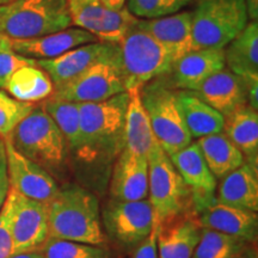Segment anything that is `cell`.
Instances as JSON below:
<instances>
[{
	"label": "cell",
	"mask_w": 258,
	"mask_h": 258,
	"mask_svg": "<svg viewBox=\"0 0 258 258\" xmlns=\"http://www.w3.org/2000/svg\"><path fill=\"white\" fill-rule=\"evenodd\" d=\"M47 206L49 238L99 246L106 244L95 194L78 184H67Z\"/></svg>",
	"instance_id": "obj_1"
},
{
	"label": "cell",
	"mask_w": 258,
	"mask_h": 258,
	"mask_svg": "<svg viewBox=\"0 0 258 258\" xmlns=\"http://www.w3.org/2000/svg\"><path fill=\"white\" fill-rule=\"evenodd\" d=\"M128 104L127 91L95 103H79L82 148L79 156L92 159L108 157L124 148V117Z\"/></svg>",
	"instance_id": "obj_2"
},
{
	"label": "cell",
	"mask_w": 258,
	"mask_h": 258,
	"mask_svg": "<svg viewBox=\"0 0 258 258\" xmlns=\"http://www.w3.org/2000/svg\"><path fill=\"white\" fill-rule=\"evenodd\" d=\"M135 21L118 42V61L125 91L140 89L145 84L170 74L175 63L169 50L139 28Z\"/></svg>",
	"instance_id": "obj_3"
},
{
	"label": "cell",
	"mask_w": 258,
	"mask_h": 258,
	"mask_svg": "<svg viewBox=\"0 0 258 258\" xmlns=\"http://www.w3.org/2000/svg\"><path fill=\"white\" fill-rule=\"evenodd\" d=\"M72 27L67 0H15L0 6V35L30 40Z\"/></svg>",
	"instance_id": "obj_4"
},
{
	"label": "cell",
	"mask_w": 258,
	"mask_h": 258,
	"mask_svg": "<svg viewBox=\"0 0 258 258\" xmlns=\"http://www.w3.org/2000/svg\"><path fill=\"white\" fill-rule=\"evenodd\" d=\"M22 156L44 170L59 171L69 156V145L43 108H34L6 137Z\"/></svg>",
	"instance_id": "obj_5"
},
{
	"label": "cell",
	"mask_w": 258,
	"mask_h": 258,
	"mask_svg": "<svg viewBox=\"0 0 258 258\" xmlns=\"http://www.w3.org/2000/svg\"><path fill=\"white\" fill-rule=\"evenodd\" d=\"M140 98L150 118L158 144L167 156H172L191 144L178 91L154 79L140 88Z\"/></svg>",
	"instance_id": "obj_6"
},
{
	"label": "cell",
	"mask_w": 258,
	"mask_h": 258,
	"mask_svg": "<svg viewBox=\"0 0 258 258\" xmlns=\"http://www.w3.org/2000/svg\"><path fill=\"white\" fill-rule=\"evenodd\" d=\"M147 161L148 201L158 221L164 225L186 215L192 206L191 192L158 141L148 153Z\"/></svg>",
	"instance_id": "obj_7"
},
{
	"label": "cell",
	"mask_w": 258,
	"mask_h": 258,
	"mask_svg": "<svg viewBox=\"0 0 258 258\" xmlns=\"http://www.w3.org/2000/svg\"><path fill=\"white\" fill-rule=\"evenodd\" d=\"M245 0H198L192 11V40L196 49H225L247 24Z\"/></svg>",
	"instance_id": "obj_8"
},
{
	"label": "cell",
	"mask_w": 258,
	"mask_h": 258,
	"mask_svg": "<svg viewBox=\"0 0 258 258\" xmlns=\"http://www.w3.org/2000/svg\"><path fill=\"white\" fill-rule=\"evenodd\" d=\"M125 92L118 51L93 63L76 78L54 90L56 99L74 103H95Z\"/></svg>",
	"instance_id": "obj_9"
},
{
	"label": "cell",
	"mask_w": 258,
	"mask_h": 258,
	"mask_svg": "<svg viewBox=\"0 0 258 258\" xmlns=\"http://www.w3.org/2000/svg\"><path fill=\"white\" fill-rule=\"evenodd\" d=\"M5 205L9 212L14 254L38 251L49 238L48 206L10 188Z\"/></svg>",
	"instance_id": "obj_10"
},
{
	"label": "cell",
	"mask_w": 258,
	"mask_h": 258,
	"mask_svg": "<svg viewBox=\"0 0 258 258\" xmlns=\"http://www.w3.org/2000/svg\"><path fill=\"white\" fill-rule=\"evenodd\" d=\"M109 237L117 244L131 247L143 241L153 227V208L147 199L118 201L111 199L102 213Z\"/></svg>",
	"instance_id": "obj_11"
},
{
	"label": "cell",
	"mask_w": 258,
	"mask_h": 258,
	"mask_svg": "<svg viewBox=\"0 0 258 258\" xmlns=\"http://www.w3.org/2000/svg\"><path fill=\"white\" fill-rule=\"evenodd\" d=\"M67 6L73 27L110 43H118L137 19L125 8L112 11L101 0H67Z\"/></svg>",
	"instance_id": "obj_12"
},
{
	"label": "cell",
	"mask_w": 258,
	"mask_h": 258,
	"mask_svg": "<svg viewBox=\"0 0 258 258\" xmlns=\"http://www.w3.org/2000/svg\"><path fill=\"white\" fill-rule=\"evenodd\" d=\"M8 157L10 188L25 198L48 205L59 192V185L43 167L22 156L9 138L3 139Z\"/></svg>",
	"instance_id": "obj_13"
},
{
	"label": "cell",
	"mask_w": 258,
	"mask_h": 258,
	"mask_svg": "<svg viewBox=\"0 0 258 258\" xmlns=\"http://www.w3.org/2000/svg\"><path fill=\"white\" fill-rule=\"evenodd\" d=\"M170 159L191 192L194 212L202 211L217 201V178L206 164L196 143L170 156Z\"/></svg>",
	"instance_id": "obj_14"
},
{
	"label": "cell",
	"mask_w": 258,
	"mask_h": 258,
	"mask_svg": "<svg viewBox=\"0 0 258 258\" xmlns=\"http://www.w3.org/2000/svg\"><path fill=\"white\" fill-rule=\"evenodd\" d=\"M117 51L118 43L97 41L73 48L55 59L36 60V66L49 76L56 89L76 78L93 63L115 55Z\"/></svg>",
	"instance_id": "obj_15"
},
{
	"label": "cell",
	"mask_w": 258,
	"mask_h": 258,
	"mask_svg": "<svg viewBox=\"0 0 258 258\" xmlns=\"http://www.w3.org/2000/svg\"><path fill=\"white\" fill-rule=\"evenodd\" d=\"M135 23L160 42L175 62L185 54L196 50L192 40V11L177 12L159 18H137Z\"/></svg>",
	"instance_id": "obj_16"
},
{
	"label": "cell",
	"mask_w": 258,
	"mask_h": 258,
	"mask_svg": "<svg viewBox=\"0 0 258 258\" xmlns=\"http://www.w3.org/2000/svg\"><path fill=\"white\" fill-rule=\"evenodd\" d=\"M196 221L202 228L239 238L253 244L257 238V213L215 201L213 205L196 213Z\"/></svg>",
	"instance_id": "obj_17"
},
{
	"label": "cell",
	"mask_w": 258,
	"mask_h": 258,
	"mask_svg": "<svg viewBox=\"0 0 258 258\" xmlns=\"http://www.w3.org/2000/svg\"><path fill=\"white\" fill-rule=\"evenodd\" d=\"M111 199L118 201H139L148 196L147 157L132 153L127 148L121 151L112 172Z\"/></svg>",
	"instance_id": "obj_18"
},
{
	"label": "cell",
	"mask_w": 258,
	"mask_h": 258,
	"mask_svg": "<svg viewBox=\"0 0 258 258\" xmlns=\"http://www.w3.org/2000/svg\"><path fill=\"white\" fill-rule=\"evenodd\" d=\"M224 69V49L205 48L190 51L177 60L170 76L176 89L196 91L206 79Z\"/></svg>",
	"instance_id": "obj_19"
},
{
	"label": "cell",
	"mask_w": 258,
	"mask_h": 258,
	"mask_svg": "<svg viewBox=\"0 0 258 258\" xmlns=\"http://www.w3.org/2000/svg\"><path fill=\"white\" fill-rule=\"evenodd\" d=\"M97 41L92 34L77 27L30 40H11L16 53L32 60L55 59L73 48Z\"/></svg>",
	"instance_id": "obj_20"
},
{
	"label": "cell",
	"mask_w": 258,
	"mask_h": 258,
	"mask_svg": "<svg viewBox=\"0 0 258 258\" xmlns=\"http://www.w3.org/2000/svg\"><path fill=\"white\" fill-rule=\"evenodd\" d=\"M226 117L247 103L246 86L240 77L230 70H221L206 79L196 91H191Z\"/></svg>",
	"instance_id": "obj_21"
},
{
	"label": "cell",
	"mask_w": 258,
	"mask_h": 258,
	"mask_svg": "<svg viewBox=\"0 0 258 258\" xmlns=\"http://www.w3.org/2000/svg\"><path fill=\"white\" fill-rule=\"evenodd\" d=\"M217 202L250 212H258L257 166L244 161L243 165L221 178Z\"/></svg>",
	"instance_id": "obj_22"
},
{
	"label": "cell",
	"mask_w": 258,
	"mask_h": 258,
	"mask_svg": "<svg viewBox=\"0 0 258 258\" xmlns=\"http://www.w3.org/2000/svg\"><path fill=\"white\" fill-rule=\"evenodd\" d=\"M202 227L196 219L186 215L159 225L158 254L159 258H191L201 238Z\"/></svg>",
	"instance_id": "obj_23"
},
{
	"label": "cell",
	"mask_w": 258,
	"mask_h": 258,
	"mask_svg": "<svg viewBox=\"0 0 258 258\" xmlns=\"http://www.w3.org/2000/svg\"><path fill=\"white\" fill-rule=\"evenodd\" d=\"M124 117V148L138 156L147 157L157 139L140 98V89L128 90Z\"/></svg>",
	"instance_id": "obj_24"
},
{
	"label": "cell",
	"mask_w": 258,
	"mask_h": 258,
	"mask_svg": "<svg viewBox=\"0 0 258 258\" xmlns=\"http://www.w3.org/2000/svg\"><path fill=\"white\" fill-rule=\"evenodd\" d=\"M225 64L243 80L258 79V24L252 21L226 46Z\"/></svg>",
	"instance_id": "obj_25"
},
{
	"label": "cell",
	"mask_w": 258,
	"mask_h": 258,
	"mask_svg": "<svg viewBox=\"0 0 258 258\" xmlns=\"http://www.w3.org/2000/svg\"><path fill=\"white\" fill-rule=\"evenodd\" d=\"M226 137L246 158L247 163L257 166L258 156V115L247 104L240 105L225 117Z\"/></svg>",
	"instance_id": "obj_26"
},
{
	"label": "cell",
	"mask_w": 258,
	"mask_h": 258,
	"mask_svg": "<svg viewBox=\"0 0 258 258\" xmlns=\"http://www.w3.org/2000/svg\"><path fill=\"white\" fill-rule=\"evenodd\" d=\"M178 98L183 117L191 138L200 139L224 131V116L200 99L195 93L182 90L178 91Z\"/></svg>",
	"instance_id": "obj_27"
},
{
	"label": "cell",
	"mask_w": 258,
	"mask_h": 258,
	"mask_svg": "<svg viewBox=\"0 0 258 258\" xmlns=\"http://www.w3.org/2000/svg\"><path fill=\"white\" fill-rule=\"evenodd\" d=\"M196 145L215 178H224L245 161L243 153L222 132L200 138Z\"/></svg>",
	"instance_id": "obj_28"
},
{
	"label": "cell",
	"mask_w": 258,
	"mask_h": 258,
	"mask_svg": "<svg viewBox=\"0 0 258 258\" xmlns=\"http://www.w3.org/2000/svg\"><path fill=\"white\" fill-rule=\"evenodd\" d=\"M5 89L17 101L31 104L50 97L55 90L49 76L36 64L16 71Z\"/></svg>",
	"instance_id": "obj_29"
},
{
	"label": "cell",
	"mask_w": 258,
	"mask_h": 258,
	"mask_svg": "<svg viewBox=\"0 0 258 258\" xmlns=\"http://www.w3.org/2000/svg\"><path fill=\"white\" fill-rule=\"evenodd\" d=\"M43 110L55 122L57 128L66 139L70 150L79 153L82 148L79 103L50 98L44 103Z\"/></svg>",
	"instance_id": "obj_30"
},
{
	"label": "cell",
	"mask_w": 258,
	"mask_h": 258,
	"mask_svg": "<svg viewBox=\"0 0 258 258\" xmlns=\"http://www.w3.org/2000/svg\"><path fill=\"white\" fill-rule=\"evenodd\" d=\"M250 244L239 238L202 228L191 258H237Z\"/></svg>",
	"instance_id": "obj_31"
},
{
	"label": "cell",
	"mask_w": 258,
	"mask_h": 258,
	"mask_svg": "<svg viewBox=\"0 0 258 258\" xmlns=\"http://www.w3.org/2000/svg\"><path fill=\"white\" fill-rule=\"evenodd\" d=\"M38 251L43 258H112L104 246L56 238H48Z\"/></svg>",
	"instance_id": "obj_32"
},
{
	"label": "cell",
	"mask_w": 258,
	"mask_h": 258,
	"mask_svg": "<svg viewBox=\"0 0 258 258\" xmlns=\"http://www.w3.org/2000/svg\"><path fill=\"white\" fill-rule=\"evenodd\" d=\"M191 2L192 0H127L125 9L134 17L151 19L177 14Z\"/></svg>",
	"instance_id": "obj_33"
},
{
	"label": "cell",
	"mask_w": 258,
	"mask_h": 258,
	"mask_svg": "<svg viewBox=\"0 0 258 258\" xmlns=\"http://www.w3.org/2000/svg\"><path fill=\"white\" fill-rule=\"evenodd\" d=\"M32 109L34 105L31 103L19 102L0 91V138L9 137Z\"/></svg>",
	"instance_id": "obj_34"
},
{
	"label": "cell",
	"mask_w": 258,
	"mask_h": 258,
	"mask_svg": "<svg viewBox=\"0 0 258 258\" xmlns=\"http://www.w3.org/2000/svg\"><path fill=\"white\" fill-rule=\"evenodd\" d=\"M36 60L28 59L16 53L11 38L0 35V89H5L16 71L24 66H35Z\"/></svg>",
	"instance_id": "obj_35"
},
{
	"label": "cell",
	"mask_w": 258,
	"mask_h": 258,
	"mask_svg": "<svg viewBox=\"0 0 258 258\" xmlns=\"http://www.w3.org/2000/svg\"><path fill=\"white\" fill-rule=\"evenodd\" d=\"M159 225L160 222L156 218L152 230L143 241H140L137 245L132 258H159V254H158V231H159Z\"/></svg>",
	"instance_id": "obj_36"
},
{
	"label": "cell",
	"mask_w": 258,
	"mask_h": 258,
	"mask_svg": "<svg viewBox=\"0 0 258 258\" xmlns=\"http://www.w3.org/2000/svg\"><path fill=\"white\" fill-rule=\"evenodd\" d=\"M10 256H12V238L8 207L4 203L0 209V258H9Z\"/></svg>",
	"instance_id": "obj_37"
},
{
	"label": "cell",
	"mask_w": 258,
	"mask_h": 258,
	"mask_svg": "<svg viewBox=\"0 0 258 258\" xmlns=\"http://www.w3.org/2000/svg\"><path fill=\"white\" fill-rule=\"evenodd\" d=\"M10 190L9 173H8V157L4 140L0 138V209L4 205Z\"/></svg>",
	"instance_id": "obj_38"
},
{
	"label": "cell",
	"mask_w": 258,
	"mask_h": 258,
	"mask_svg": "<svg viewBox=\"0 0 258 258\" xmlns=\"http://www.w3.org/2000/svg\"><path fill=\"white\" fill-rule=\"evenodd\" d=\"M101 2L112 11H120V10L125 8L127 0H101Z\"/></svg>",
	"instance_id": "obj_39"
},
{
	"label": "cell",
	"mask_w": 258,
	"mask_h": 258,
	"mask_svg": "<svg viewBox=\"0 0 258 258\" xmlns=\"http://www.w3.org/2000/svg\"><path fill=\"white\" fill-rule=\"evenodd\" d=\"M237 258H257V250L253 244H250Z\"/></svg>",
	"instance_id": "obj_40"
},
{
	"label": "cell",
	"mask_w": 258,
	"mask_h": 258,
	"mask_svg": "<svg viewBox=\"0 0 258 258\" xmlns=\"http://www.w3.org/2000/svg\"><path fill=\"white\" fill-rule=\"evenodd\" d=\"M9 258H43L40 251H30V252H23L10 256Z\"/></svg>",
	"instance_id": "obj_41"
},
{
	"label": "cell",
	"mask_w": 258,
	"mask_h": 258,
	"mask_svg": "<svg viewBox=\"0 0 258 258\" xmlns=\"http://www.w3.org/2000/svg\"><path fill=\"white\" fill-rule=\"evenodd\" d=\"M12 2H15V0H0V6L6 5V4H9V3H12Z\"/></svg>",
	"instance_id": "obj_42"
}]
</instances>
